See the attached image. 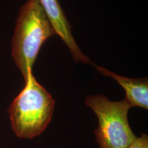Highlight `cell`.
<instances>
[{"label":"cell","mask_w":148,"mask_h":148,"mask_svg":"<svg viewBox=\"0 0 148 148\" xmlns=\"http://www.w3.org/2000/svg\"><path fill=\"white\" fill-rule=\"evenodd\" d=\"M127 148H148L147 135L143 134L138 137L136 136V138L127 146Z\"/></svg>","instance_id":"6"},{"label":"cell","mask_w":148,"mask_h":148,"mask_svg":"<svg viewBox=\"0 0 148 148\" xmlns=\"http://www.w3.org/2000/svg\"><path fill=\"white\" fill-rule=\"evenodd\" d=\"M55 34L39 0H27L19 10L12 43V58L24 79L32 71L42 44Z\"/></svg>","instance_id":"2"},{"label":"cell","mask_w":148,"mask_h":148,"mask_svg":"<svg viewBox=\"0 0 148 148\" xmlns=\"http://www.w3.org/2000/svg\"><path fill=\"white\" fill-rule=\"evenodd\" d=\"M84 101L98 119L95 134L99 147L127 148L136 138L127 119L131 108L127 101H111L101 95L88 96Z\"/></svg>","instance_id":"3"},{"label":"cell","mask_w":148,"mask_h":148,"mask_svg":"<svg viewBox=\"0 0 148 148\" xmlns=\"http://www.w3.org/2000/svg\"><path fill=\"white\" fill-rule=\"evenodd\" d=\"M46 15L54 29L56 34L69 47L74 60L77 62L91 63V61L80 50L74 39L71 30V25L58 0H39Z\"/></svg>","instance_id":"4"},{"label":"cell","mask_w":148,"mask_h":148,"mask_svg":"<svg viewBox=\"0 0 148 148\" xmlns=\"http://www.w3.org/2000/svg\"><path fill=\"white\" fill-rule=\"evenodd\" d=\"M25 79V86L8 109L11 126L21 138H32L44 132L52 119L55 101L32 72Z\"/></svg>","instance_id":"1"},{"label":"cell","mask_w":148,"mask_h":148,"mask_svg":"<svg viewBox=\"0 0 148 148\" xmlns=\"http://www.w3.org/2000/svg\"><path fill=\"white\" fill-rule=\"evenodd\" d=\"M96 69L101 75L110 77L121 85L125 91V100L131 107L137 106L147 110L148 108V80L143 79H132L121 76L102 66H95Z\"/></svg>","instance_id":"5"}]
</instances>
